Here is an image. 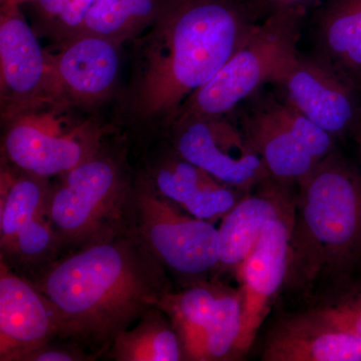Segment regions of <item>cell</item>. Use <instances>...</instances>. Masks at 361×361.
<instances>
[{"label": "cell", "mask_w": 361, "mask_h": 361, "mask_svg": "<svg viewBox=\"0 0 361 361\" xmlns=\"http://www.w3.org/2000/svg\"><path fill=\"white\" fill-rule=\"evenodd\" d=\"M258 20L250 0H166L148 32L132 42V73L118 118L132 127H169Z\"/></svg>", "instance_id": "6da1fadb"}, {"label": "cell", "mask_w": 361, "mask_h": 361, "mask_svg": "<svg viewBox=\"0 0 361 361\" xmlns=\"http://www.w3.org/2000/svg\"><path fill=\"white\" fill-rule=\"evenodd\" d=\"M32 281L54 306L61 336L99 348L171 291L165 266L130 224L56 259Z\"/></svg>", "instance_id": "7a4b0ae2"}, {"label": "cell", "mask_w": 361, "mask_h": 361, "mask_svg": "<svg viewBox=\"0 0 361 361\" xmlns=\"http://www.w3.org/2000/svg\"><path fill=\"white\" fill-rule=\"evenodd\" d=\"M299 186L287 281L307 285L361 253V176L331 153Z\"/></svg>", "instance_id": "3957f363"}, {"label": "cell", "mask_w": 361, "mask_h": 361, "mask_svg": "<svg viewBox=\"0 0 361 361\" xmlns=\"http://www.w3.org/2000/svg\"><path fill=\"white\" fill-rule=\"evenodd\" d=\"M305 13L306 8L296 7L266 16L216 75L180 104L173 122L228 115L266 82L273 84L298 54Z\"/></svg>", "instance_id": "277c9868"}, {"label": "cell", "mask_w": 361, "mask_h": 361, "mask_svg": "<svg viewBox=\"0 0 361 361\" xmlns=\"http://www.w3.org/2000/svg\"><path fill=\"white\" fill-rule=\"evenodd\" d=\"M51 186L49 212L61 249L73 250L129 226L134 180L115 157L96 155Z\"/></svg>", "instance_id": "5b68a950"}, {"label": "cell", "mask_w": 361, "mask_h": 361, "mask_svg": "<svg viewBox=\"0 0 361 361\" xmlns=\"http://www.w3.org/2000/svg\"><path fill=\"white\" fill-rule=\"evenodd\" d=\"M129 224L166 269L203 276L219 264V231L157 191L149 178L134 180Z\"/></svg>", "instance_id": "8992f818"}, {"label": "cell", "mask_w": 361, "mask_h": 361, "mask_svg": "<svg viewBox=\"0 0 361 361\" xmlns=\"http://www.w3.org/2000/svg\"><path fill=\"white\" fill-rule=\"evenodd\" d=\"M68 106L45 104L6 121L2 151L6 163L49 179L96 155L102 149L101 129L63 116Z\"/></svg>", "instance_id": "52a82bcc"}, {"label": "cell", "mask_w": 361, "mask_h": 361, "mask_svg": "<svg viewBox=\"0 0 361 361\" xmlns=\"http://www.w3.org/2000/svg\"><path fill=\"white\" fill-rule=\"evenodd\" d=\"M49 178L1 166L0 248L1 260L13 267L47 266L61 243L49 218Z\"/></svg>", "instance_id": "ba28073f"}, {"label": "cell", "mask_w": 361, "mask_h": 361, "mask_svg": "<svg viewBox=\"0 0 361 361\" xmlns=\"http://www.w3.org/2000/svg\"><path fill=\"white\" fill-rule=\"evenodd\" d=\"M169 128L176 153L223 184L247 191L271 179L262 158L227 115L182 118Z\"/></svg>", "instance_id": "9c48e42d"}, {"label": "cell", "mask_w": 361, "mask_h": 361, "mask_svg": "<svg viewBox=\"0 0 361 361\" xmlns=\"http://www.w3.org/2000/svg\"><path fill=\"white\" fill-rule=\"evenodd\" d=\"M0 103L4 122L52 103L47 51L20 4L8 0L0 8Z\"/></svg>", "instance_id": "30bf717a"}, {"label": "cell", "mask_w": 361, "mask_h": 361, "mask_svg": "<svg viewBox=\"0 0 361 361\" xmlns=\"http://www.w3.org/2000/svg\"><path fill=\"white\" fill-rule=\"evenodd\" d=\"M273 84L284 99L332 137H341L360 123L358 90L318 54H297Z\"/></svg>", "instance_id": "8fae6325"}, {"label": "cell", "mask_w": 361, "mask_h": 361, "mask_svg": "<svg viewBox=\"0 0 361 361\" xmlns=\"http://www.w3.org/2000/svg\"><path fill=\"white\" fill-rule=\"evenodd\" d=\"M289 204L249 252L237 273L241 281L243 323L238 357L250 350L282 287L287 282L295 206Z\"/></svg>", "instance_id": "7c38bea8"}, {"label": "cell", "mask_w": 361, "mask_h": 361, "mask_svg": "<svg viewBox=\"0 0 361 361\" xmlns=\"http://www.w3.org/2000/svg\"><path fill=\"white\" fill-rule=\"evenodd\" d=\"M47 52L52 103L89 108L113 94L122 45L94 35H78Z\"/></svg>", "instance_id": "4fadbf2b"}, {"label": "cell", "mask_w": 361, "mask_h": 361, "mask_svg": "<svg viewBox=\"0 0 361 361\" xmlns=\"http://www.w3.org/2000/svg\"><path fill=\"white\" fill-rule=\"evenodd\" d=\"M61 336L54 306L32 281L0 263V360L21 361Z\"/></svg>", "instance_id": "5bb4252c"}, {"label": "cell", "mask_w": 361, "mask_h": 361, "mask_svg": "<svg viewBox=\"0 0 361 361\" xmlns=\"http://www.w3.org/2000/svg\"><path fill=\"white\" fill-rule=\"evenodd\" d=\"M265 361H361V336L344 331L312 311L285 318L263 346Z\"/></svg>", "instance_id": "9a60e30c"}, {"label": "cell", "mask_w": 361, "mask_h": 361, "mask_svg": "<svg viewBox=\"0 0 361 361\" xmlns=\"http://www.w3.org/2000/svg\"><path fill=\"white\" fill-rule=\"evenodd\" d=\"M146 176L159 193L199 219L224 217L241 199L239 190L223 184L176 152L155 161Z\"/></svg>", "instance_id": "2e32d148"}, {"label": "cell", "mask_w": 361, "mask_h": 361, "mask_svg": "<svg viewBox=\"0 0 361 361\" xmlns=\"http://www.w3.org/2000/svg\"><path fill=\"white\" fill-rule=\"evenodd\" d=\"M287 187L271 178L226 214L218 229L219 269L237 270L263 233L280 219L292 202Z\"/></svg>", "instance_id": "e0dca14e"}, {"label": "cell", "mask_w": 361, "mask_h": 361, "mask_svg": "<svg viewBox=\"0 0 361 361\" xmlns=\"http://www.w3.org/2000/svg\"><path fill=\"white\" fill-rule=\"evenodd\" d=\"M241 129L271 178L285 186L302 183L319 163L264 102L243 116Z\"/></svg>", "instance_id": "ac0fdd59"}, {"label": "cell", "mask_w": 361, "mask_h": 361, "mask_svg": "<svg viewBox=\"0 0 361 361\" xmlns=\"http://www.w3.org/2000/svg\"><path fill=\"white\" fill-rule=\"evenodd\" d=\"M318 56L361 87V0H327L316 20Z\"/></svg>", "instance_id": "d6986e66"}, {"label": "cell", "mask_w": 361, "mask_h": 361, "mask_svg": "<svg viewBox=\"0 0 361 361\" xmlns=\"http://www.w3.org/2000/svg\"><path fill=\"white\" fill-rule=\"evenodd\" d=\"M111 356L118 361L185 360L180 337L159 307L152 308L135 327L116 336L111 342Z\"/></svg>", "instance_id": "ffe728a7"}, {"label": "cell", "mask_w": 361, "mask_h": 361, "mask_svg": "<svg viewBox=\"0 0 361 361\" xmlns=\"http://www.w3.org/2000/svg\"><path fill=\"white\" fill-rule=\"evenodd\" d=\"M166 0H97L78 35H94L122 45L153 25Z\"/></svg>", "instance_id": "44dd1931"}, {"label": "cell", "mask_w": 361, "mask_h": 361, "mask_svg": "<svg viewBox=\"0 0 361 361\" xmlns=\"http://www.w3.org/2000/svg\"><path fill=\"white\" fill-rule=\"evenodd\" d=\"M243 323L241 291L218 289L210 315L186 360H230L238 358V343Z\"/></svg>", "instance_id": "7402d4cb"}, {"label": "cell", "mask_w": 361, "mask_h": 361, "mask_svg": "<svg viewBox=\"0 0 361 361\" xmlns=\"http://www.w3.org/2000/svg\"><path fill=\"white\" fill-rule=\"evenodd\" d=\"M264 99L266 106L295 135L316 161H320L332 153L334 137L329 133L297 110L286 99L277 101L272 96Z\"/></svg>", "instance_id": "603a6c76"}, {"label": "cell", "mask_w": 361, "mask_h": 361, "mask_svg": "<svg viewBox=\"0 0 361 361\" xmlns=\"http://www.w3.org/2000/svg\"><path fill=\"white\" fill-rule=\"evenodd\" d=\"M311 311L339 329L361 336V289L346 292Z\"/></svg>", "instance_id": "cb8c5ba5"}, {"label": "cell", "mask_w": 361, "mask_h": 361, "mask_svg": "<svg viewBox=\"0 0 361 361\" xmlns=\"http://www.w3.org/2000/svg\"><path fill=\"white\" fill-rule=\"evenodd\" d=\"M96 1L97 0H70L63 13L42 32L58 45L71 39L80 32L85 16Z\"/></svg>", "instance_id": "d4e9b609"}, {"label": "cell", "mask_w": 361, "mask_h": 361, "mask_svg": "<svg viewBox=\"0 0 361 361\" xmlns=\"http://www.w3.org/2000/svg\"><path fill=\"white\" fill-rule=\"evenodd\" d=\"M85 355L82 351L71 348L52 346L51 343L28 353L21 361H75L85 360Z\"/></svg>", "instance_id": "484cf974"}, {"label": "cell", "mask_w": 361, "mask_h": 361, "mask_svg": "<svg viewBox=\"0 0 361 361\" xmlns=\"http://www.w3.org/2000/svg\"><path fill=\"white\" fill-rule=\"evenodd\" d=\"M68 2L70 0H32L28 4H32L35 16L39 20V27L44 30L63 13Z\"/></svg>", "instance_id": "4316f807"}, {"label": "cell", "mask_w": 361, "mask_h": 361, "mask_svg": "<svg viewBox=\"0 0 361 361\" xmlns=\"http://www.w3.org/2000/svg\"><path fill=\"white\" fill-rule=\"evenodd\" d=\"M320 0H250L254 11L259 18L261 16H267L276 11L284 9L304 7L307 8L312 4H317Z\"/></svg>", "instance_id": "83f0119b"}, {"label": "cell", "mask_w": 361, "mask_h": 361, "mask_svg": "<svg viewBox=\"0 0 361 361\" xmlns=\"http://www.w3.org/2000/svg\"><path fill=\"white\" fill-rule=\"evenodd\" d=\"M8 1H11L13 2V4H20V6H21V4H28V2L32 1V0H8Z\"/></svg>", "instance_id": "f1b7e54d"}, {"label": "cell", "mask_w": 361, "mask_h": 361, "mask_svg": "<svg viewBox=\"0 0 361 361\" xmlns=\"http://www.w3.org/2000/svg\"><path fill=\"white\" fill-rule=\"evenodd\" d=\"M360 137H358V140H360V149H361V118H360Z\"/></svg>", "instance_id": "f546056e"}]
</instances>
